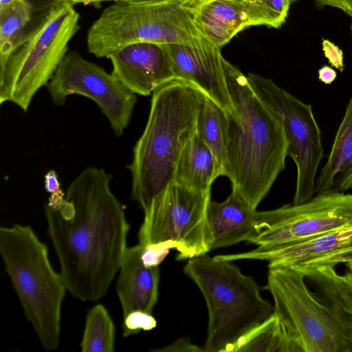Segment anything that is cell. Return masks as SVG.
Segmentation results:
<instances>
[{"instance_id": "obj_1", "label": "cell", "mask_w": 352, "mask_h": 352, "mask_svg": "<svg viewBox=\"0 0 352 352\" xmlns=\"http://www.w3.org/2000/svg\"><path fill=\"white\" fill-rule=\"evenodd\" d=\"M111 179L104 169L88 166L69 184L59 207L44 204L60 273L67 291L82 301L105 296L127 248L130 225Z\"/></svg>"}, {"instance_id": "obj_2", "label": "cell", "mask_w": 352, "mask_h": 352, "mask_svg": "<svg viewBox=\"0 0 352 352\" xmlns=\"http://www.w3.org/2000/svg\"><path fill=\"white\" fill-rule=\"evenodd\" d=\"M335 267L269 268L264 289L300 352L352 351V289Z\"/></svg>"}, {"instance_id": "obj_3", "label": "cell", "mask_w": 352, "mask_h": 352, "mask_svg": "<svg viewBox=\"0 0 352 352\" xmlns=\"http://www.w3.org/2000/svg\"><path fill=\"white\" fill-rule=\"evenodd\" d=\"M225 72L233 109L227 113L223 175L256 209L285 167L288 142L280 118L248 77L226 60Z\"/></svg>"}, {"instance_id": "obj_4", "label": "cell", "mask_w": 352, "mask_h": 352, "mask_svg": "<svg viewBox=\"0 0 352 352\" xmlns=\"http://www.w3.org/2000/svg\"><path fill=\"white\" fill-rule=\"evenodd\" d=\"M204 96L197 86L177 78L153 92L146 126L126 166L131 175V199L144 212L174 181L181 153L196 133Z\"/></svg>"}, {"instance_id": "obj_5", "label": "cell", "mask_w": 352, "mask_h": 352, "mask_svg": "<svg viewBox=\"0 0 352 352\" xmlns=\"http://www.w3.org/2000/svg\"><path fill=\"white\" fill-rule=\"evenodd\" d=\"M184 272L199 287L208 307L204 352H232L242 337L274 313L255 280L231 261L206 253L189 258Z\"/></svg>"}, {"instance_id": "obj_6", "label": "cell", "mask_w": 352, "mask_h": 352, "mask_svg": "<svg viewBox=\"0 0 352 352\" xmlns=\"http://www.w3.org/2000/svg\"><path fill=\"white\" fill-rule=\"evenodd\" d=\"M0 254L12 287L43 347L57 349L61 307L67 290L52 266L47 245L30 226L0 228Z\"/></svg>"}, {"instance_id": "obj_7", "label": "cell", "mask_w": 352, "mask_h": 352, "mask_svg": "<svg viewBox=\"0 0 352 352\" xmlns=\"http://www.w3.org/2000/svg\"><path fill=\"white\" fill-rule=\"evenodd\" d=\"M74 6L57 0L0 69L1 104L10 102L26 112L36 92L47 86L80 28Z\"/></svg>"}, {"instance_id": "obj_8", "label": "cell", "mask_w": 352, "mask_h": 352, "mask_svg": "<svg viewBox=\"0 0 352 352\" xmlns=\"http://www.w3.org/2000/svg\"><path fill=\"white\" fill-rule=\"evenodd\" d=\"M182 1L114 2L102 11L89 29V52L98 58H108L133 43L197 45L209 40L195 23L193 13L182 6Z\"/></svg>"}, {"instance_id": "obj_9", "label": "cell", "mask_w": 352, "mask_h": 352, "mask_svg": "<svg viewBox=\"0 0 352 352\" xmlns=\"http://www.w3.org/2000/svg\"><path fill=\"white\" fill-rule=\"evenodd\" d=\"M210 200V191L172 182L144 212L139 243H168L179 252V261L208 253L206 212Z\"/></svg>"}, {"instance_id": "obj_10", "label": "cell", "mask_w": 352, "mask_h": 352, "mask_svg": "<svg viewBox=\"0 0 352 352\" xmlns=\"http://www.w3.org/2000/svg\"><path fill=\"white\" fill-rule=\"evenodd\" d=\"M248 82L258 96L280 118L288 142L287 156L294 162L296 184L292 204L309 200L323 157L321 131L311 105L296 98L272 80L250 73Z\"/></svg>"}, {"instance_id": "obj_11", "label": "cell", "mask_w": 352, "mask_h": 352, "mask_svg": "<svg viewBox=\"0 0 352 352\" xmlns=\"http://www.w3.org/2000/svg\"><path fill=\"white\" fill-rule=\"evenodd\" d=\"M352 226V195L318 193L299 204L259 212V232L250 243L284 246Z\"/></svg>"}, {"instance_id": "obj_12", "label": "cell", "mask_w": 352, "mask_h": 352, "mask_svg": "<svg viewBox=\"0 0 352 352\" xmlns=\"http://www.w3.org/2000/svg\"><path fill=\"white\" fill-rule=\"evenodd\" d=\"M46 87L56 106L64 104L74 94L92 100L117 137L128 127L138 100L112 74L76 52L65 55Z\"/></svg>"}, {"instance_id": "obj_13", "label": "cell", "mask_w": 352, "mask_h": 352, "mask_svg": "<svg viewBox=\"0 0 352 352\" xmlns=\"http://www.w3.org/2000/svg\"><path fill=\"white\" fill-rule=\"evenodd\" d=\"M228 261L250 259L268 262V268L345 264L352 261V226L304 241L279 247L259 245L252 251L217 255Z\"/></svg>"}, {"instance_id": "obj_14", "label": "cell", "mask_w": 352, "mask_h": 352, "mask_svg": "<svg viewBox=\"0 0 352 352\" xmlns=\"http://www.w3.org/2000/svg\"><path fill=\"white\" fill-rule=\"evenodd\" d=\"M175 78L191 82L226 113L233 106L221 47L208 40L197 45H166Z\"/></svg>"}, {"instance_id": "obj_15", "label": "cell", "mask_w": 352, "mask_h": 352, "mask_svg": "<svg viewBox=\"0 0 352 352\" xmlns=\"http://www.w3.org/2000/svg\"><path fill=\"white\" fill-rule=\"evenodd\" d=\"M107 58L112 64L111 74L135 94L150 96L157 88L175 78L165 44L133 43Z\"/></svg>"}, {"instance_id": "obj_16", "label": "cell", "mask_w": 352, "mask_h": 352, "mask_svg": "<svg viewBox=\"0 0 352 352\" xmlns=\"http://www.w3.org/2000/svg\"><path fill=\"white\" fill-rule=\"evenodd\" d=\"M206 226L210 250L245 241L250 243L259 232V212L232 190L224 201H209Z\"/></svg>"}, {"instance_id": "obj_17", "label": "cell", "mask_w": 352, "mask_h": 352, "mask_svg": "<svg viewBox=\"0 0 352 352\" xmlns=\"http://www.w3.org/2000/svg\"><path fill=\"white\" fill-rule=\"evenodd\" d=\"M142 250L140 243L126 248L121 262L116 293L123 317L134 311L152 314L157 301L160 268L144 265Z\"/></svg>"}, {"instance_id": "obj_18", "label": "cell", "mask_w": 352, "mask_h": 352, "mask_svg": "<svg viewBox=\"0 0 352 352\" xmlns=\"http://www.w3.org/2000/svg\"><path fill=\"white\" fill-rule=\"evenodd\" d=\"M352 188V98L346 105L324 166L315 181V193L345 192Z\"/></svg>"}, {"instance_id": "obj_19", "label": "cell", "mask_w": 352, "mask_h": 352, "mask_svg": "<svg viewBox=\"0 0 352 352\" xmlns=\"http://www.w3.org/2000/svg\"><path fill=\"white\" fill-rule=\"evenodd\" d=\"M193 14L204 36L219 47L247 28L241 7L232 0L211 1Z\"/></svg>"}, {"instance_id": "obj_20", "label": "cell", "mask_w": 352, "mask_h": 352, "mask_svg": "<svg viewBox=\"0 0 352 352\" xmlns=\"http://www.w3.org/2000/svg\"><path fill=\"white\" fill-rule=\"evenodd\" d=\"M215 168L212 153L195 133L181 153L174 181L193 190L210 192L217 179Z\"/></svg>"}, {"instance_id": "obj_21", "label": "cell", "mask_w": 352, "mask_h": 352, "mask_svg": "<svg viewBox=\"0 0 352 352\" xmlns=\"http://www.w3.org/2000/svg\"><path fill=\"white\" fill-rule=\"evenodd\" d=\"M33 13L30 0H14L0 6V69L30 30Z\"/></svg>"}, {"instance_id": "obj_22", "label": "cell", "mask_w": 352, "mask_h": 352, "mask_svg": "<svg viewBox=\"0 0 352 352\" xmlns=\"http://www.w3.org/2000/svg\"><path fill=\"white\" fill-rule=\"evenodd\" d=\"M227 126L226 111L205 95L197 116L196 133L214 157L216 178L223 173Z\"/></svg>"}, {"instance_id": "obj_23", "label": "cell", "mask_w": 352, "mask_h": 352, "mask_svg": "<svg viewBox=\"0 0 352 352\" xmlns=\"http://www.w3.org/2000/svg\"><path fill=\"white\" fill-rule=\"evenodd\" d=\"M232 352H300L274 312L242 337Z\"/></svg>"}, {"instance_id": "obj_24", "label": "cell", "mask_w": 352, "mask_h": 352, "mask_svg": "<svg viewBox=\"0 0 352 352\" xmlns=\"http://www.w3.org/2000/svg\"><path fill=\"white\" fill-rule=\"evenodd\" d=\"M115 325L105 307L97 304L87 314L80 346L82 352H113Z\"/></svg>"}, {"instance_id": "obj_25", "label": "cell", "mask_w": 352, "mask_h": 352, "mask_svg": "<svg viewBox=\"0 0 352 352\" xmlns=\"http://www.w3.org/2000/svg\"><path fill=\"white\" fill-rule=\"evenodd\" d=\"M241 8L246 27L266 25L279 28L285 22L291 0H232Z\"/></svg>"}, {"instance_id": "obj_26", "label": "cell", "mask_w": 352, "mask_h": 352, "mask_svg": "<svg viewBox=\"0 0 352 352\" xmlns=\"http://www.w3.org/2000/svg\"><path fill=\"white\" fill-rule=\"evenodd\" d=\"M123 318L122 330L124 337L137 334L140 331L152 330L157 325V321L152 314L143 311H132Z\"/></svg>"}, {"instance_id": "obj_27", "label": "cell", "mask_w": 352, "mask_h": 352, "mask_svg": "<svg viewBox=\"0 0 352 352\" xmlns=\"http://www.w3.org/2000/svg\"><path fill=\"white\" fill-rule=\"evenodd\" d=\"M173 246L168 243H157L143 245L142 259L148 267L159 266L168 254Z\"/></svg>"}, {"instance_id": "obj_28", "label": "cell", "mask_w": 352, "mask_h": 352, "mask_svg": "<svg viewBox=\"0 0 352 352\" xmlns=\"http://www.w3.org/2000/svg\"><path fill=\"white\" fill-rule=\"evenodd\" d=\"M322 51L331 66L340 72L344 69V58L342 50L328 39L322 41Z\"/></svg>"}, {"instance_id": "obj_29", "label": "cell", "mask_w": 352, "mask_h": 352, "mask_svg": "<svg viewBox=\"0 0 352 352\" xmlns=\"http://www.w3.org/2000/svg\"><path fill=\"white\" fill-rule=\"evenodd\" d=\"M155 352H204L203 349L192 344L188 338H179L168 346L155 349Z\"/></svg>"}, {"instance_id": "obj_30", "label": "cell", "mask_w": 352, "mask_h": 352, "mask_svg": "<svg viewBox=\"0 0 352 352\" xmlns=\"http://www.w3.org/2000/svg\"><path fill=\"white\" fill-rule=\"evenodd\" d=\"M63 1H67L73 5H75L77 3H82L83 5H89V4L98 5V4H100L101 3L105 2V1H113V2L124 1V2H128V3H166V2L174 1H182V0H63Z\"/></svg>"}, {"instance_id": "obj_31", "label": "cell", "mask_w": 352, "mask_h": 352, "mask_svg": "<svg viewBox=\"0 0 352 352\" xmlns=\"http://www.w3.org/2000/svg\"><path fill=\"white\" fill-rule=\"evenodd\" d=\"M318 8L328 6L342 10L352 18V0H315Z\"/></svg>"}, {"instance_id": "obj_32", "label": "cell", "mask_w": 352, "mask_h": 352, "mask_svg": "<svg viewBox=\"0 0 352 352\" xmlns=\"http://www.w3.org/2000/svg\"><path fill=\"white\" fill-rule=\"evenodd\" d=\"M44 188L45 191L50 194L61 190L60 183L54 170H50L45 175Z\"/></svg>"}, {"instance_id": "obj_33", "label": "cell", "mask_w": 352, "mask_h": 352, "mask_svg": "<svg viewBox=\"0 0 352 352\" xmlns=\"http://www.w3.org/2000/svg\"><path fill=\"white\" fill-rule=\"evenodd\" d=\"M318 79L326 85L331 84L336 78V72L328 65H324L318 69Z\"/></svg>"}, {"instance_id": "obj_34", "label": "cell", "mask_w": 352, "mask_h": 352, "mask_svg": "<svg viewBox=\"0 0 352 352\" xmlns=\"http://www.w3.org/2000/svg\"><path fill=\"white\" fill-rule=\"evenodd\" d=\"M213 1L215 0H183L182 6L186 10L194 13L204 5Z\"/></svg>"}, {"instance_id": "obj_35", "label": "cell", "mask_w": 352, "mask_h": 352, "mask_svg": "<svg viewBox=\"0 0 352 352\" xmlns=\"http://www.w3.org/2000/svg\"><path fill=\"white\" fill-rule=\"evenodd\" d=\"M344 265L347 270L343 276L352 289V261L348 262Z\"/></svg>"}, {"instance_id": "obj_36", "label": "cell", "mask_w": 352, "mask_h": 352, "mask_svg": "<svg viewBox=\"0 0 352 352\" xmlns=\"http://www.w3.org/2000/svg\"><path fill=\"white\" fill-rule=\"evenodd\" d=\"M14 0H0V6H5L11 3Z\"/></svg>"}, {"instance_id": "obj_37", "label": "cell", "mask_w": 352, "mask_h": 352, "mask_svg": "<svg viewBox=\"0 0 352 352\" xmlns=\"http://www.w3.org/2000/svg\"><path fill=\"white\" fill-rule=\"evenodd\" d=\"M351 35H352V23H351Z\"/></svg>"}, {"instance_id": "obj_38", "label": "cell", "mask_w": 352, "mask_h": 352, "mask_svg": "<svg viewBox=\"0 0 352 352\" xmlns=\"http://www.w3.org/2000/svg\"><path fill=\"white\" fill-rule=\"evenodd\" d=\"M296 1H297V0H291L292 2H294Z\"/></svg>"}, {"instance_id": "obj_39", "label": "cell", "mask_w": 352, "mask_h": 352, "mask_svg": "<svg viewBox=\"0 0 352 352\" xmlns=\"http://www.w3.org/2000/svg\"><path fill=\"white\" fill-rule=\"evenodd\" d=\"M352 352V351H351Z\"/></svg>"}]
</instances>
